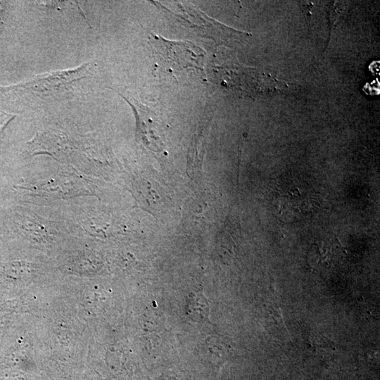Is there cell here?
I'll return each instance as SVG.
<instances>
[{
    "label": "cell",
    "mask_w": 380,
    "mask_h": 380,
    "mask_svg": "<svg viewBox=\"0 0 380 380\" xmlns=\"http://www.w3.org/2000/svg\"><path fill=\"white\" fill-rule=\"evenodd\" d=\"M89 63L76 68L37 75L17 84L0 87V96L31 103L53 101L70 94L76 84L89 75Z\"/></svg>",
    "instance_id": "6da1fadb"
},
{
    "label": "cell",
    "mask_w": 380,
    "mask_h": 380,
    "mask_svg": "<svg viewBox=\"0 0 380 380\" xmlns=\"http://www.w3.org/2000/svg\"><path fill=\"white\" fill-rule=\"evenodd\" d=\"M150 42L162 68L174 76L187 68L203 70L204 52L192 43L166 40L151 35Z\"/></svg>",
    "instance_id": "7a4b0ae2"
},
{
    "label": "cell",
    "mask_w": 380,
    "mask_h": 380,
    "mask_svg": "<svg viewBox=\"0 0 380 380\" xmlns=\"http://www.w3.org/2000/svg\"><path fill=\"white\" fill-rule=\"evenodd\" d=\"M4 7L1 2H0V31L1 30L3 23H4Z\"/></svg>",
    "instance_id": "3957f363"
}]
</instances>
